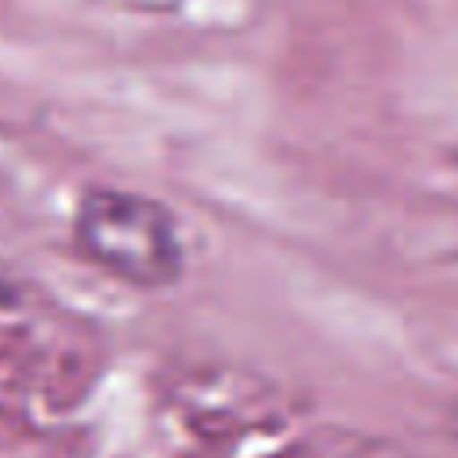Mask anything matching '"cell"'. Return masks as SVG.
<instances>
[{
    "instance_id": "obj_1",
    "label": "cell",
    "mask_w": 458,
    "mask_h": 458,
    "mask_svg": "<svg viewBox=\"0 0 458 458\" xmlns=\"http://www.w3.org/2000/svg\"><path fill=\"white\" fill-rule=\"evenodd\" d=\"M75 243L93 265L132 286L157 290L182 276L172 211L132 190H89L75 215Z\"/></svg>"
},
{
    "instance_id": "obj_2",
    "label": "cell",
    "mask_w": 458,
    "mask_h": 458,
    "mask_svg": "<svg viewBox=\"0 0 458 458\" xmlns=\"http://www.w3.org/2000/svg\"><path fill=\"white\" fill-rule=\"evenodd\" d=\"M4 297H7V290H4V286H0V301H4Z\"/></svg>"
}]
</instances>
